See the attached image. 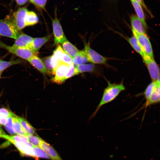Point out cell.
Wrapping results in <instances>:
<instances>
[{
  "label": "cell",
  "instance_id": "obj_1",
  "mask_svg": "<svg viewBox=\"0 0 160 160\" xmlns=\"http://www.w3.org/2000/svg\"><path fill=\"white\" fill-rule=\"evenodd\" d=\"M105 79L108 84L107 86L104 90L101 99L95 111L89 117V120L95 116L103 106L113 101L126 89L123 80L119 83H112L107 79Z\"/></svg>",
  "mask_w": 160,
  "mask_h": 160
},
{
  "label": "cell",
  "instance_id": "obj_2",
  "mask_svg": "<svg viewBox=\"0 0 160 160\" xmlns=\"http://www.w3.org/2000/svg\"><path fill=\"white\" fill-rule=\"evenodd\" d=\"M13 20L9 15L0 20V35L16 39L20 33Z\"/></svg>",
  "mask_w": 160,
  "mask_h": 160
},
{
  "label": "cell",
  "instance_id": "obj_3",
  "mask_svg": "<svg viewBox=\"0 0 160 160\" xmlns=\"http://www.w3.org/2000/svg\"><path fill=\"white\" fill-rule=\"evenodd\" d=\"M0 48L4 49L20 58L28 61L37 54L28 47H20L8 45L0 41Z\"/></svg>",
  "mask_w": 160,
  "mask_h": 160
},
{
  "label": "cell",
  "instance_id": "obj_4",
  "mask_svg": "<svg viewBox=\"0 0 160 160\" xmlns=\"http://www.w3.org/2000/svg\"><path fill=\"white\" fill-rule=\"evenodd\" d=\"M70 65L60 61L55 68L54 76L51 81L57 84H61L65 81V77Z\"/></svg>",
  "mask_w": 160,
  "mask_h": 160
},
{
  "label": "cell",
  "instance_id": "obj_5",
  "mask_svg": "<svg viewBox=\"0 0 160 160\" xmlns=\"http://www.w3.org/2000/svg\"><path fill=\"white\" fill-rule=\"evenodd\" d=\"M142 58L146 65L152 81L156 80L160 77V70L159 66L154 58H151L146 55Z\"/></svg>",
  "mask_w": 160,
  "mask_h": 160
},
{
  "label": "cell",
  "instance_id": "obj_6",
  "mask_svg": "<svg viewBox=\"0 0 160 160\" xmlns=\"http://www.w3.org/2000/svg\"><path fill=\"white\" fill-rule=\"evenodd\" d=\"M132 31L133 35L137 39L144 53L151 58H154L152 45L146 33L139 34Z\"/></svg>",
  "mask_w": 160,
  "mask_h": 160
},
{
  "label": "cell",
  "instance_id": "obj_7",
  "mask_svg": "<svg viewBox=\"0 0 160 160\" xmlns=\"http://www.w3.org/2000/svg\"><path fill=\"white\" fill-rule=\"evenodd\" d=\"M76 75L79 73L88 72L98 77L103 76V69L98 66L92 63L82 64L75 66Z\"/></svg>",
  "mask_w": 160,
  "mask_h": 160
},
{
  "label": "cell",
  "instance_id": "obj_8",
  "mask_svg": "<svg viewBox=\"0 0 160 160\" xmlns=\"http://www.w3.org/2000/svg\"><path fill=\"white\" fill-rule=\"evenodd\" d=\"M84 50L87 54L89 62L94 64H106L108 58L103 56L91 48L89 44H85Z\"/></svg>",
  "mask_w": 160,
  "mask_h": 160
},
{
  "label": "cell",
  "instance_id": "obj_9",
  "mask_svg": "<svg viewBox=\"0 0 160 160\" xmlns=\"http://www.w3.org/2000/svg\"><path fill=\"white\" fill-rule=\"evenodd\" d=\"M52 25L54 38V44L62 43L67 40L63 32L60 22L56 16L52 20Z\"/></svg>",
  "mask_w": 160,
  "mask_h": 160
},
{
  "label": "cell",
  "instance_id": "obj_10",
  "mask_svg": "<svg viewBox=\"0 0 160 160\" xmlns=\"http://www.w3.org/2000/svg\"><path fill=\"white\" fill-rule=\"evenodd\" d=\"M28 10L25 7L19 8L13 14L12 19L15 25L20 30L25 27V19Z\"/></svg>",
  "mask_w": 160,
  "mask_h": 160
},
{
  "label": "cell",
  "instance_id": "obj_11",
  "mask_svg": "<svg viewBox=\"0 0 160 160\" xmlns=\"http://www.w3.org/2000/svg\"><path fill=\"white\" fill-rule=\"evenodd\" d=\"M39 147L46 153L50 159L52 160H63L53 147L43 140L40 143Z\"/></svg>",
  "mask_w": 160,
  "mask_h": 160
},
{
  "label": "cell",
  "instance_id": "obj_12",
  "mask_svg": "<svg viewBox=\"0 0 160 160\" xmlns=\"http://www.w3.org/2000/svg\"><path fill=\"white\" fill-rule=\"evenodd\" d=\"M33 38L21 32L12 45L16 47L29 48Z\"/></svg>",
  "mask_w": 160,
  "mask_h": 160
},
{
  "label": "cell",
  "instance_id": "obj_13",
  "mask_svg": "<svg viewBox=\"0 0 160 160\" xmlns=\"http://www.w3.org/2000/svg\"><path fill=\"white\" fill-rule=\"evenodd\" d=\"M51 37L50 35H48L42 37L33 38L29 48L37 54L40 49L49 41Z\"/></svg>",
  "mask_w": 160,
  "mask_h": 160
},
{
  "label": "cell",
  "instance_id": "obj_14",
  "mask_svg": "<svg viewBox=\"0 0 160 160\" xmlns=\"http://www.w3.org/2000/svg\"><path fill=\"white\" fill-rule=\"evenodd\" d=\"M28 61L43 75L45 76L47 74L41 59L37 55H33Z\"/></svg>",
  "mask_w": 160,
  "mask_h": 160
},
{
  "label": "cell",
  "instance_id": "obj_15",
  "mask_svg": "<svg viewBox=\"0 0 160 160\" xmlns=\"http://www.w3.org/2000/svg\"><path fill=\"white\" fill-rule=\"evenodd\" d=\"M132 31L139 34L146 33L143 24L137 16L133 14L130 17Z\"/></svg>",
  "mask_w": 160,
  "mask_h": 160
},
{
  "label": "cell",
  "instance_id": "obj_16",
  "mask_svg": "<svg viewBox=\"0 0 160 160\" xmlns=\"http://www.w3.org/2000/svg\"><path fill=\"white\" fill-rule=\"evenodd\" d=\"M13 144L17 148L23 155L28 156L35 158L33 147L30 143L29 144L13 143Z\"/></svg>",
  "mask_w": 160,
  "mask_h": 160
},
{
  "label": "cell",
  "instance_id": "obj_17",
  "mask_svg": "<svg viewBox=\"0 0 160 160\" xmlns=\"http://www.w3.org/2000/svg\"><path fill=\"white\" fill-rule=\"evenodd\" d=\"M137 14V16L142 22L145 31L148 29L145 22V15L141 6L135 0H130Z\"/></svg>",
  "mask_w": 160,
  "mask_h": 160
},
{
  "label": "cell",
  "instance_id": "obj_18",
  "mask_svg": "<svg viewBox=\"0 0 160 160\" xmlns=\"http://www.w3.org/2000/svg\"><path fill=\"white\" fill-rule=\"evenodd\" d=\"M72 64L76 66L84 64L89 62L86 52L84 50L79 51L78 53L72 58Z\"/></svg>",
  "mask_w": 160,
  "mask_h": 160
},
{
  "label": "cell",
  "instance_id": "obj_19",
  "mask_svg": "<svg viewBox=\"0 0 160 160\" xmlns=\"http://www.w3.org/2000/svg\"><path fill=\"white\" fill-rule=\"evenodd\" d=\"M1 138H4L12 143H16L28 144L27 137L19 135H9L6 134L3 135Z\"/></svg>",
  "mask_w": 160,
  "mask_h": 160
},
{
  "label": "cell",
  "instance_id": "obj_20",
  "mask_svg": "<svg viewBox=\"0 0 160 160\" xmlns=\"http://www.w3.org/2000/svg\"><path fill=\"white\" fill-rule=\"evenodd\" d=\"M63 49L64 52L72 58L79 52V50L67 40L62 43Z\"/></svg>",
  "mask_w": 160,
  "mask_h": 160
},
{
  "label": "cell",
  "instance_id": "obj_21",
  "mask_svg": "<svg viewBox=\"0 0 160 160\" xmlns=\"http://www.w3.org/2000/svg\"><path fill=\"white\" fill-rule=\"evenodd\" d=\"M13 127L15 134L27 137L28 135L23 129L17 116L13 113Z\"/></svg>",
  "mask_w": 160,
  "mask_h": 160
},
{
  "label": "cell",
  "instance_id": "obj_22",
  "mask_svg": "<svg viewBox=\"0 0 160 160\" xmlns=\"http://www.w3.org/2000/svg\"><path fill=\"white\" fill-rule=\"evenodd\" d=\"M160 84H158L151 96L148 100L145 103V108L151 105L156 104L160 102Z\"/></svg>",
  "mask_w": 160,
  "mask_h": 160
},
{
  "label": "cell",
  "instance_id": "obj_23",
  "mask_svg": "<svg viewBox=\"0 0 160 160\" xmlns=\"http://www.w3.org/2000/svg\"><path fill=\"white\" fill-rule=\"evenodd\" d=\"M39 21V18L35 12L27 11L25 19V27L35 25Z\"/></svg>",
  "mask_w": 160,
  "mask_h": 160
},
{
  "label": "cell",
  "instance_id": "obj_24",
  "mask_svg": "<svg viewBox=\"0 0 160 160\" xmlns=\"http://www.w3.org/2000/svg\"><path fill=\"white\" fill-rule=\"evenodd\" d=\"M127 40L134 50L139 54L142 57L146 55L143 52L137 39L135 36L133 35L130 37H128L127 38Z\"/></svg>",
  "mask_w": 160,
  "mask_h": 160
},
{
  "label": "cell",
  "instance_id": "obj_25",
  "mask_svg": "<svg viewBox=\"0 0 160 160\" xmlns=\"http://www.w3.org/2000/svg\"><path fill=\"white\" fill-rule=\"evenodd\" d=\"M19 121L23 129L28 135H34L36 133L35 129L24 118L18 117Z\"/></svg>",
  "mask_w": 160,
  "mask_h": 160
},
{
  "label": "cell",
  "instance_id": "obj_26",
  "mask_svg": "<svg viewBox=\"0 0 160 160\" xmlns=\"http://www.w3.org/2000/svg\"><path fill=\"white\" fill-rule=\"evenodd\" d=\"M24 61L20 58L9 61L0 60V73L10 67L23 62Z\"/></svg>",
  "mask_w": 160,
  "mask_h": 160
},
{
  "label": "cell",
  "instance_id": "obj_27",
  "mask_svg": "<svg viewBox=\"0 0 160 160\" xmlns=\"http://www.w3.org/2000/svg\"><path fill=\"white\" fill-rule=\"evenodd\" d=\"M51 56H48L41 58L46 69L47 74L53 75L54 70L51 63Z\"/></svg>",
  "mask_w": 160,
  "mask_h": 160
},
{
  "label": "cell",
  "instance_id": "obj_28",
  "mask_svg": "<svg viewBox=\"0 0 160 160\" xmlns=\"http://www.w3.org/2000/svg\"><path fill=\"white\" fill-rule=\"evenodd\" d=\"M35 158H45L50 159L46 153L39 147L33 146V147Z\"/></svg>",
  "mask_w": 160,
  "mask_h": 160
},
{
  "label": "cell",
  "instance_id": "obj_29",
  "mask_svg": "<svg viewBox=\"0 0 160 160\" xmlns=\"http://www.w3.org/2000/svg\"><path fill=\"white\" fill-rule=\"evenodd\" d=\"M12 114L13 113L11 112L10 115L7 118V122L5 125H4L5 128L7 131L11 134H15L13 127Z\"/></svg>",
  "mask_w": 160,
  "mask_h": 160
},
{
  "label": "cell",
  "instance_id": "obj_30",
  "mask_svg": "<svg viewBox=\"0 0 160 160\" xmlns=\"http://www.w3.org/2000/svg\"><path fill=\"white\" fill-rule=\"evenodd\" d=\"M28 141L33 146L39 147L40 143L42 140L39 136L34 135H29L27 136Z\"/></svg>",
  "mask_w": 160,
  "mask_h": 160
},
{
  "label": "cell",
  "instance_id": "obj_31",
  "mask_svg": "<svg viewBox=\"0 0 160 160\" xmlns=\"http://www.w3.org/2000/svg\"><path fill=\"white\" fill-rule=\"evenodd\" d=\"M59 59L60 61L68 65H70L72 64V58L64 51L60 55Z\"/></svg>",
  "mask_w": 160,
  "mask_h": 160
},
{
  "label": "cell",
  "instance_id": "obj_32",
  "mask_svg": "<svg viewBox=\"0 0 160 160\" xmlns=\"http://www.w3.org/2000/svg\"><path fill=\"white\" fill-rule=\"evenodd\" d=\"M47 0H29L37 8L39 9H44L46 4Z\"/></svg>",
  "mask_w": 160,
  "mask_h": 160
},
{
  "label": "cell",
  "instance_id": "obj_33",
  "mask_svg": "<svg viewBox=\"0 0 160 160\" xmlns=\"http://www.w3.org/2000/svg\"><path fill=\"white\" fill-rule=\"evenodd\" d=\"M76 75V74L75 66L73 64H72L69 65L68 71L65 76V80H66Z\"/></svg>",
  "mask_w": 160,
  "mask_h": 160
},
{
  "label": "cell",
  "instance_id": "obj_34",
  "mask_svg": "<svg viewBox=\"0 0 160 160\" xmlns=\"http://www.w3.org/2000/svg\"><path fill=\"white\" fill-rule=\"evenodd\" d=\"M11 111L7 109L2 108H0V116L8 118L10 115Z\"/></svg>",
  "mask_w": 160,
  "mask_h": 160
},
{
  "label": "cell",
  "instance_id": "obj_35",
  "mask_svg": "<svg viewBox=\"0 0 160 160\" xmlns=\"http://www.w3.org/2000/svg\"><path fill=\"white\" fill-rule=\"evenodd\" d=\"M137 2H138L139 4L141 6L143 7L150 14H151V13H150V11L148 10V9L146 7L145 5L143 0H135Z\"/></svg>",
  "mask_w": 160,
  "mask_h": 160
},
{
  "label": "cell",
  "instance_id": "obj_36",
  "mask_svg": "<svg viewBox=\"0 0 160 160\" xmlns=\"http://www.w3.org/2000/svg\"><path fill=\"white\" fill-rule=\"evenodd\" d=\"M7 118L0 116V124L5 125L7 122Z\"/></svg>",
  "mask_w": 160,
  "mask_h": 160
},
{
  "label": "cell",
  "instance_id": "obj_37",
  "mask_svg": "<svg viewBox=\"0 0 160 160\" xmlns=\"http://www.w3.org/2000/svg\"><path fill=\"white\" fill-rule=\"evenodd\" d=\"M17 3L19 5H24L28 1V0H15Z\"/></svg>",
  "mask_w": 160,
  "mask_h": 160
},
{
  "label": "cell",
  "instance_id": "obj_38",
  "mask_svg": "<svg viewBox=\"0 0 160 160\" xmlns=\"http://www.w3.org/2000/svg\"><path fill=\"white\" fill-rule=\"evenodd\" d=\"M6 134L3 130L0 127V137L1 138L3 135Z\"/></svg>",
  "mask_w": 160,
  "mask_h": 160
},
{
  "label": "cell",
  "instance_id": "obj_39",
  "mask_svg": "<svg viewBox=\"0 0 160 160\" xmlns=\"http://www.w3.org/2000/svg\"><path fill=\"white\" fill-rule=\"evenodd\" d=\"M1 73H0V78H1Z\"/></svg>",
  "mask_w": 160,
  "mask_h": 160
},
{
  "label": "cell",
  "instance_id": "obj_40",
  "mask_svg": "<svg viewBox=\"0 0 160 160\" xmlns=\"http://www.w3.org/2000/svg\"><path fill=\"white\" fill-rule=\"evenodd\" d=\"M1 125L0 124V126Z\"/></svg>",
  "mask_w": 160,
  "mask_h": 160
},
{
  "label": "cell",
  "instance_id": "obj_41",
  "mask_svg": "<svg viewBox=\"0 0 160 160\" xmlns=\"http://www.w3.org/2000/svg\"><path fill=\"white\" fill-rule=\"evenodd\" d=\"M1 36L0 35V37Z\"/></svg>",
  "mask_w": 160,
  "mask_h": 160
}]
</instances>
